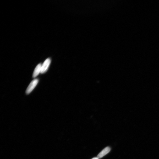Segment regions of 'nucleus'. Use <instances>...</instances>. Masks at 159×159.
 Here are the masks:
<instances>
[{"mask_svg":"<svg viewBox=\"0 0 159 159\" xmlns=\"http://www.w3.org/2000/svg\"><path fill=\"white\" fill-rule=\"evenodd\" d=\"M39 82V80L37 79H35L32 80L27 89L26 94H29L30 93L36 86Z\"/></svg>","mask_w":159,"mask_h":159,"instance_id":"1","label":"nucleus"},{"mask_svg":"<svg viewBox=\"0 0 159 159\" xmlns=\"http://www.w3.org/2000/svg\"><path fill=\"white\" fill-rule=\"evenodd\" d=\"M51 62V59L49 58L47 59L45 61L42 65L41 72V74H43L47 72L50 65Z\"/></svg>","mask_w":159,"mask_h":159,"instance_id":"2","label":"nucleus"},{"mask_svg":"<svg viewBox=\"0 0 159 159\" xmlns=\"http://www.w3.org/2000/svg\"><path fill=\"white\" fill-rule=\"evenodd\" d=\"M111 150V148L109 147H107L104 149L103 150H102L101 152L97 156V157L98 158H102L104 156L106 155L110 152Z\"/></svg>","mask_w":159,"mask_h":159,"instance_id":"3","label":"nucleus"},{"mask_svg":"<svg viewBox=\"0 0 159 159\" xmlns=\"http://www.w3.org/2000/svg\"><path fill=\"white\" fill-rule=\"evenodd\" d=\"M42 65L41 63H39L35 67L34 73H33L32 75L33 78L36 77L37 75H39L40 73H41Z\"/></svg>","mask_w":159,"mask_h":159,"instance_id":"4","label":"nucleus"},{"mask_svg":"<svg viewBox=\"0 0 159 159\" xmlns=\"http://www.w3.org/2000/svg\"><path fill=\"white\" fill-rule=\"evenodd\" d=\"M98 159L99 158L98 157H96L94 158H92V159Z\"/></svg>","mask_w":159,"mask_h":159,"instance_id":"5","label":"nucleus"}]
</instances>
